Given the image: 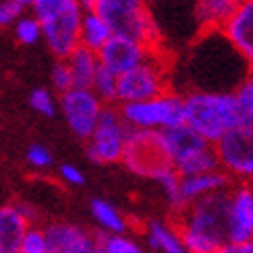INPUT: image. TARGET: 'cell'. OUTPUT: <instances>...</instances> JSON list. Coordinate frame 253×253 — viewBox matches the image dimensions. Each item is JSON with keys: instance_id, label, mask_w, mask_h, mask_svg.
<instances>
[{"instance_id": "obj_25", "label": "cell", "mask_w": 253, "mask_h": 253, "mask_svg": "<svg viewBox=\"0 0 253 253\" xmlns=\"http://www.w3.org/2000/svg\"><path fill=\"white\" fill-rule=\"evenodd\" d=\"M13 31L19 44L23 46H36L38 42L42 40V25L40 21L34 15L23 13L15 23H13Z\"/></svg>"}, {"instance_id": "obj_7", "label": "cell", "mask_w": 253, "mask_h": 253, "mask_svg": "<svg viewBox=\"0 0 253 253\" xmlns=\"http://www.w3.org/2000/svg\"><path fill=\"white\" fill-rule=\"evenodd\" d=\"M121 162L129 172L150 178V181H158L172 168L164 147L162 133L154 131H129Z\"/></svg>"}, {"instance_id": "obj_1", "label": "cell", "mask_w": 253, "mask_h": 253, "mask_svg": "<svg viewBox=\"0 0 253 253\" xmlns=\"http://www.w3.org/2000/svg\"><path fill=\"white\" fill-rule=\"evenodd\" d=\"M187 253H216L228 243V191L208 195L174 216Z\"/></svg>"}, {"instance_id": "obj_10", "label": "cell", "mask_w": 253, "mask_h": 253, "mask_svg": "<svg viewBox=\"0 0 253 253\" xmlns=\"http://www.w3.org/2000/svg\"><path fill=\"white\" fill-rule=\"evenodd\" d=\"M83 13L85 8L75 2L38 19L42 25V40L58 60H65L73 50L79 48V27Z\"/></svg>"}, {"instance_id": "obj_18", "label": "cell", "mask_w": 253, "mask_h": 253, "mask_svg": "<svg viewBox=\"0 0 253 253\" xmlns=\"http://www.w3.org/2000/svg\"><path fill=\"white\" fill-rule=\"evenodd\" d=\"M143 245L147 253H187L174 220L152 218L143 226Z\"/></svg>"}, {"instance_id": "obj_22", "label": "cell", "mask_w": 253, "mask_h": 253, "mask_svg": "<svg viewBox=\"0 0 253 253\" xmlns=\"http://www.w3.org/2000/svg\"><path fill=\"white\" fill-rule=\"evenodd\" d=\"M112 38V31L106 25V21H102L93 10H85L81 17V27H79V46L87 48L91 52H98L104 48V44Z\"/></svg>"}, {"instance_id": "obj_15", "label": "cell", "mask_w": 253, "mask_h": 253, "mask_svg": "<svg viewBox=\"0 0 253 253\" xmlns=\"http://www.w3.org/2000/svg\"><path fill=\"white\" fill-rule=\"evenodd\" d=\"M253 239V183L228 189V243Z\"/></svg>"}, {"instance_id": "obj_32", "label": "cell", "mask_w": 253, "mask_h": 253, "mask_svg": "<svg viewBox=\"0 0 253 253\" xmlns=\"http://www.w3.org/2000/svg\"><path fill=\"white\" fill-rule=\"evenodd\" d=\"M25 10L23 8H19L17 4L13 2H8V0H0V27H8V25H13L15 21L23 15Z\"/></svg>"}, {"instance_id": "obj_14", "label": "cell", "mask_w": 253, "mask_h": 253, "mask_svg": "<svg viewBox=\"0 0 253 253\" xmlns=\"http://www.w3.org/2000/svg\"><path fill=\"white\" fill-rule=\"evenodd\" d=\"M156 48H147L145 44L125 36H112L104 48L98 52L100 67L106 69L114 75H123V73L131 71L133 67L141 65V62L150 56V52Z\"/></svg>"}, {"instance_id": "obj_13", "label": "cell", "mask_w": 253, "mask_h": 253, "mask_svg": "<svg viewBox=\"0 0 253 253\" xmlns=\"http://www.w3.org/2000/svg\"><path fill=\"white\" fill-rule=\"evenodd\" d=\"M220 34L253 73V0H239Z\"/></svg>"}, {"instance_id": "obj_26", "label": "cell", "mask_w": 253, "mask_h": 253, "mask_svg": "<svg viewBox=\"0 0 253 253\" xmlns=\"http://www.w3.org/2000/svg\"><path fill=\"white\" fill-rule=\"evenodd\" d=\"M233 93H235L237 106L241 112V121H243V125L253 129V73H249V75L239 83Z\"/></svg>"}, {"instance_id": "obj_9", "label": "cell", "mask_w": 253, "mask_h": 253, "mask_svg": "<svg viewBox=\"0 0 253 253\" xmlns=\"http://www.w3.org/2000/svg\"><path fill=\"white\" fill-rule=\"evenodd\" d=\"M129 126L125 125L117 106H106L87 139V158L93 164H117L123 160V152L129 137Z\"/></svg>"}, {"instance_id": "obj_27", "label": "cell", "mask_w": 253, "mask_h": 253, "mask_svg": "<svg viewBox=\"0 0 253 253\" xmlns=\"http://www.w3.org/2000/svg\"><path fill=\"white\" fill-rule=\"evenodd\" d=\"M29 106L42 117H56L58 112V98L56 93L48 87H36L29 93Z\"/></svg>"}, {"instance_id": "obj_21", "label": "cell", "mask_w": 253, "mask_h": 253, "mask_svg": "<svg viewBox=\"0 0 253 253\" xmlns=\"http://www.w3.org/2000/svg\"><path fill=\"white\" fill-rule=\"evenodd\" d=\"M65 62L69 65V71L73 75V85L75 87H91V81L100 69V60H98L96 52L79 46L77 50H73L65 58Z\"/></svg>"}, {"instance_id": "obj_35", "label": "cell", "mask_w": 253, "mask_h": 253, "mask_svg": "<svg viewBox=\"0 0 253 253\" xmlns=\"http://www.w3.org/2000/svg\"><path fill=\"white\" fill-rule=\"evenodd\" d=\"M79 2H81V6H83V8L87 10V8H89V6L93 4V0H79Z\"/></svg>"}, {"instance_id": "obj_2", "label": "cell", "mask_w": 253, "mask_h": 253, "mask_svg": "<svg viewBox=\"0 0 253 253\" xmlns=\"http://www.w3.org/2000/svg\"><path fill=\"white\" fill-rule=\"evenodd\" d=\"M183 125L208 143H216L237 129L241 112L233 91H202L189 89L183 93Z\"/></svg>"}, {"instance_id": "obj_12", "label": "cell", "mask_w": 253, "mask_h": 253, "mask_svg": "<svg viewBox=\"0 0 253 253\" xmlns=\"http://www.w3.org/2000/svg\"><path fill=\"white\" fill-rule=\"evenodd\" d=\"M50 253H96L98 233L69 220H52L42 226Z\"/></svg>"}, {"instance_id": "obj_36", "label": "cell", "mask_w": 253, "mask_h": 253, "mask_svg": "<svg viewBox=\"0 0 253 253\" xmlns=\"http://www.w3.org/2000/svg\"><path fill=\"white\" fill-rule=\"evenodd\" d=\"M141 2H143V4H150V2H152V0H141Z\"/></svg>"}, {"instance_id": "obj_30", "label": "cell", "mask_w": 253, "mask_h": 253, "mask_svg": "<svg viewBox=\"0 0 253 253\" xmlns=\"http://www.w3.org/2000/svg\"><path fill=\"white\" fill-rule=\"evenodd\" d=\"M17 253H50L48 243H46V237H44V230L40 226H31L27 230V235L21 243Z\"/></svg>"}, {"instance_id": "obj_17", "label": "cell", "mask_w": 253, "mask_h": 253, "mask_svg": "<svg viewBox=\"0 0 253 253\" xmlns=\"http://www.w3.org/2000/svg\"><path fill=\"white\" fill-rule=\"evenodd\" d=\"M230 183L222 170L214 172H204V174H193V176H181L178 178V191H176V204L172 212L178 214L187 206H191L199 199L208 195L222 193L230 189Z\"/></svg>"}, {"instance_id": "obj_4", "label": "cell", "mask_w": 253, "mask_h": 253, "mask_svg": "<svg viewBox=\"0 0 253 253\" xmlns=\"http://www.w3.org/2000/svg\"><path fill=\"white\" fill-rule=\"evenodd\" d=\"M168 89H170V60L162 54V50L156 48L141 65L119 75L117 106L152 100Z\"/></svg>"}, {"instance_id": "obj_31", "label": "cell", "mask_w": 253, "mask_h": 253, "mask_svg": "<svg viewBox=\"0 0 253 253\" xmlns=\"http://www.w3.org/2000/svg\"><path fill=\"white\" fill-rule=\"evenodd\" d=\"M58 176H60V181L69 187H81L85 183V174H83V170L75 164H60Z\"/></svg>"}, {"instance_id": "obj_23", "label": "cell", "mask_w": 253, "mask_h": 253, "mask_svg": "<svg viewBox=\"0 0 253 253\" xmlns=\"http://www.w3.org/2000/svg\"><path fill=\"white\" fill-rule=\"evenodd\" d=\"M96 253H147L143 241L131 233H119V235H100Z\"/></svg>"}, {"instance_id": "obj_5", "label": "cell", "mask_w": 253, "mask_h": 253, "mask_svg": "<svg viewBox=\"0 0 253 253\" xmlns=\"http://www.w3.org/2000/svg\"><path fill=\"white\" fill-rule=\"evenodd\" d=\"M162 139L170 166L178 176H193L220 170L214 145L195 135L191 129H187L185 125L164 131Z\"/></svg>"}, {"instance_id": "obj_19", "label": "cell", "mask_w": 253, "mask_h": 253, "mask_svg": "<svg viewBox=\"0 0 253 253\" xmlns=\"http://www.w3.org/2000/svg\"><path fill=\"white\" fill-rule=\"evenodd\" d=\"M239 0H195V21L206 34L220 31L226 19L233 15Z\"/></svg>"}, {"instance_id": "obj_34", "label": "cell", "mask_w": 253, "mask_h": 253, "mask_svg": "<svg viewBox=\"0 0 253 253\" xmlns=\"http://www.w3.org/2000/svg\"><path fill=\"white\" fill-rule=\"evenodd\" d=\"M8 2H13V4H17L19 8H31V2H34V0H8Z\"/></svg>"}, {"instance_id": "obj_8", "label": "cell", "mask_w": 253, "mask_h": 253, "mask_svg": "<svg viewBox=\"0 0 253 253\" xmlns=\"http://www.w3.org/2000/svg\"><path fill=\"white\" fill-rule=\"evenodd\" d=\"M218 168L230 183H253V129L239 125L214 143Z\"/></svg>"}, {"instance_id": "obj_33", "label": "cell", "mask_w": 253, "mask_h": 253, "mask_svg": "<svg viewBox=\"0 0 253 253\" xmlns=\"http://www.w3.org/2000/svg\"><path fill=\"white\" fill-rule=\"evenodd\" d=\"M216 253H253V239L251 241H241V243H226Z\"/></svg>"}, {"instance_id": "obj_16", "label": "cell", "mask_w": 253, "mask_h": 253, "mask_svg": "<svg viewBox=\"0 0 253 253\" xmlns=\"http://www.w3.org/2000/svg\"><path fill=\"white\" fill-rule=\"evenodd\" d=\"M31 226H36L31 206L21 202L0 206V253H17Z\"/></svg>"}, {"instance_id": "obj_6", "label": "cell", "mask_w": 253, "mask_h": 253, "mask_svg": "<svg viewBox=\"0 0 253 253\" xmlns=\"http://www.w3.org/2000/svg\"><path fill=\"white\" fill-rule=\"evenodd\" d=\"M117 108L131 131L164 133L183 125V93L174 89H168L152 100L123 104Z\"/></svg>"}, {"instance_id": "obj_11", "label": "cell", "mask_w": 253, "mask_h": 253, "mask_svg": "<svg viewBox=\"0 0 253 253\" xmlns=\"http://www.w3.org/2000/svg\"><path fill=\"white\" fill-rule=\"evenodd\" d=\"M104 104L89 87H71L58 96V112L69 125L73 135L79 139H89L104 112Z\"/></svg>"}, {"instance_id": "obj_24", "label": "cell", "mask_w": 253, "mask_h": 253, "mask_svg": "<svg viewBox=\"0 0 253 253\" xmlns=\"http://www.w3.org/2000/svg\"><path fill=\"white\" fill-rule=\"evenodd\" d=\"M117 81H119V77L114 75V73L100 67L89 89L96 93L104 106H117Z\"/></svg>"}, {"instance_id": "obj_29", "label": "cell", "mask_w": 253, "mask_h": 253, "mask_svg": "<svg viewBox=\"0 0 253 253\" xmlns=\"http://www.w3.org/2000/svg\"><path fill=\"white\" fill-rule=\"evenodd\" d=\"M50 83H52V91L54 93H65L69 91L73 85V75L69 71V65L65 60H56V65L52 67V73H50Z\"/></svg>"}, {"instance_id": "obj_20", "label": "cell", "mask_w": 253, "mask_h": 253, "mask_svg": "<svg viewBox=\"0 0 253 253\" xmlns=\"http://www.w3.org/2000/svg\"><path fill=\"white\" fill-rule=\"evenodd\" d=\"M91 218L96 222L100 235H119V233H129V220L108 199L96 197L89 204Z\"/></svg>"}, {"instance_id": "obj_3", "label": "cell", "mask_w": 253, "mask_h": 253, "mask_svg": "<svg viewBox=\"0 0 253 253\" xmlns=\"http://www.w3.org/2000/svg\"><path fill=\"white\" fill-rule=\"evenodd\" d=\"M89 10L106 21L112 36L137 40L147 48L158 46L160 34H158L156 17L141 0H93Z\"/></svg>"}, {"instance_id": "obj_28", "label": "cell", "mask_w": 253, "mask_h": 253, "mask_svg": "<svg viewBox=\"0 0 253 253\" xmlns=\"http://www.w3.org/2000/svg\"><path fill=\"white\" fill-rule=\"evenodd\" d=\"M25 160H27V164H29L31 168H34V170H48V168L54 164L52 152L48 150L46 145H42V143H34V145L27 147Z\"/></svg>"}]
</instances>
